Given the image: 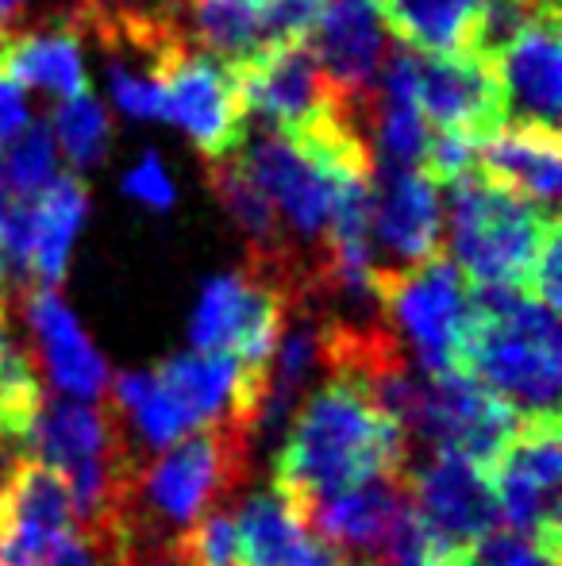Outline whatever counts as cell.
<instances>
[{"mask_svg": "<svg viewBox=\"0 0 562 566\" xmlns=\"http://www.w3.org/2000/svg\"><path fill=\"white\" fill-rule=\"evenodd\" d=\"M46 8H51V0H46ZM31 12H35V0H0V31L20 28L23 20H31Z\"/></svg>", "mask_w": 562, "mask_h": 566, "instance_id": "cell-33", "label": "cell"}, {"mask_svg": "<svg viewBox=\"0 0 562 566\" xmlns=\"http://www.w3.org/2000/svg\"><path fill=\"white\" fill-rule=\"evenodd\" d=\"M23 313H28L31 336H35L39 363L62 397H77L82 405H97L108 397V363L85 336L77 316L62 305L54 290H28L23 293Z\"/></svg>", "mask_w": 562, "mask_h": 566, "instance_id": "cell-17", "label": "cell"}, {"mask_svg": "<svg viewBox=\"0 0 562 566\" xmlns=\"http://www.w3.org/2000/svg\"><path fill=\"white\" fill-rule=\"evenodd\" d=\"M416 54V105L435 132H463L486 139L501 127V93L494 62L470 51Z\"/></svg>", "mask_w": 562, "mask_h": 566, "instance_id": "cell-16", "label": "cell"}, {"mask_svg": "<svg viewBox=\"0 0 562 566\" xmlns=\"http://www.w3.org/2000/svg\"><path fill=\"white\" fill-rule=\"evenodd\" d=\"M409 509H413L409 478L378 474L370 482H362L359 490L339 493V497L305 509L300 516H305V524L316 536L328 539L354 566H382Z\"/></svg>", "mask_w": 562, "mask_h": 566, "instance_id": "cell-15", "label": "cell"}, {"mask_svg": "<svg viewBox=\"0 0 562 566\" xmlns=\"http://www.w3.org/2000/svg\"><path fill=\"white\" fill-rule=\"evenodd\" d=\"M235 532H240V566H354L328 539L316 536L274 485L251 490L235 505Z\"/></svg>", "mask_w": 562, "mask_h": 566, "instance_id": "cell-18", "label": "cell"}, {"mask_svg": "<svg viewBox=\"0 0 562 566\" xmlns=\"http://www.w3.org/2000/svg\"><path fill=\"white\" fill-rule=\"evenodd\" d=\"M39 566H105V555H100V547L93 544V539H85L82 532H70Z\"/></svg>", "mask_w": 562, "mask_h": 566, "instance_id": "cell-32", "label": "cell"}, {"mask_svg": "<svg viewBox=\"0 0 562 566\" xmlns=\"http://www.w3.org/2000/svg\"><path fill=\"white\" fill-rule=\"evenodd\" d=\"M370 254H374V274L421 266L443 254L439 186L424 170L374 163L370 170Z\"/></svg>", "mask_w": 562, "mask_h": 566, "instance_id": "cell-11", "label": "cell"}, {"mask_svg": "<svg viewBox=\"0 0 562 566\" xmlns=\"http://www.w3.org/2000/svg\"><path fill=\"white\" fill-rule=\"evenodd\" d=\"M331 0H263V39L266 46L308 43L316 23L324 20Z\"/></svg>", "mask_w": 562, "mask_h": 566, "instance_id": "cell-28", "label": "cell"}, {"mask_svg": "<svg viewBox=\"0 0 562 566\" xmlns=\"http://www.w3.org/2000/svg\"><path fill=\"white\" fill-rule=\"evenodd\" d=\"M51 135L59 139V147H62V155L70 158V166L85 170V166L105 158L108 139H113V119H108L105 105L85 90V93H77V97H66L59 108H54Z\"/></svg>", "mask_w": 562, "mask_h": 566, "instance_id": "cell-24", "label": "cell"}, {"mask_svg": "<svg viewBox=\"0 0 562 566\" xmlns=\"http://www.w3.org/2000/svg\"><path fill=\"white\" fill-rule=\"evenodd\" d=\"M443 566H559V547L524 536V532L501 528L466 544Z\"/></svg>", "mask_w": 562, "mask_h": 566, "instance_id": "cell-26", "label": "cell"}, {"mask_svg": "<svg viewBox=\"0 0 562 566\" xmlns=\"http://www.w3.org/2000/svg\"><path fill=\"white\" fill-rule=\"evenodd\" d=\"M4 178L20 201H35L54 178H59V150H54V135L46 124H28L4 150Z\"/></svg>", "mask_w": 562, "mask_h": 566, "instance_id": "cell-25", "label": "cell"}, {"mask_svg": "<svg viewBox=\"0 0 562 566\" xmlns=\"http://www.w3.org/2000/svg\"><path fill=\"white\" fill-rule=\"evenodd\" d=\"M89 193L82 178H54L35 201L28 205V274L31 285L54 290L66 274L74 239L85 224Z\"/></svg>", "mask_w": 562, "mask_h": 566, "instance_id": "cell-21", "label": "cell"}, {"mask_svg": "<svg viewBox=\"0 0 562 566\" xmlns=\"http://www.w3.org/2000/svg\"><path fill=\"white\" fill-rule=\"evenodd\" d=\"M108 90L113 101L131 119H158L162 116V90L150 66L131 59H108Z\"/></svg>", "mask_w": 562, "mask_h": 566, "instance_id": "cell-27", "label": "cell"}, {"mask_svg": "<svg viewBox=\"0 0 562 566\" xmlns=\"http://www.w3.org/2000/svg\"><path fill=\"white\" fill-rule=\"evenodd\" d=\"M158 90H162V116L173 119L201 147L204 163L240 150L251 119L227 62L189 43L158 66Z\"/></svg>", "mask_w": 562, "mask_h": 566, "instance_id": "cell-9", "label": "cell"}, {"mask_svg": "<svg viewBox=\"0 0 562 566\" xmlns=\"http://www.w3.org/2000/svg\"><path fill=\"white\" fill-rule=\"evenodd\" d=\"M405 478L416 524L443 563L478 536L494 532V524L501 521L494 474L463 454L435 451L413 459Z\"/></svg>", "mask_w": 562, "mask_h": 566, "instance_id": "cell-8", "label": "cell"}, {"mask_svg": "<svg viewBox=\"0 0 562 566\" xmlns=\"http://www.w3.org/2000/svg\"><path fill=\"white\" fill-rule=\"evenodd\" d=\"M374 297L397 339L413 347L421 374L458 370L470 282L450 262L447 251L421 266L374 274Z\"/></svg>", "mask_w": 562, "mask_h": 566, "instance_id": "cell-6", "label": "cell"}, {"mask_svg": "<svg viewBox=\"0 0 562 566\" xmlns=\"http://www.w3.org/2000/svg\"><path fill=\"white\" fill-rule=\"evenodd\" d=\"M31 124V108H28V97H23V85L15 82L12 74L0 70V150Z\"/></svg>", "mask_w": 562, "mask_h": 566, "instance_id": "cell-31", "label": "cell"}, {"mask_svg": "<svg viewBox=\"0 0 562 566\" xmlns=\"http://www.w3.org/2000/svg\"><path fill=\"white\" fill-rule=\"evenodd\" d=\"M128 193L155 212L170 209L173 205V181H170V174H166V166L158 163V155H142V163L128 174Z\"/></svg>", "mask_w": 562, "mask_h": 566, "instance_id": "cell-30", "label": "cell"}, {"mask_svg": "<svg viewBox=\"0 0 562 566\" xmlns=\"http://www.w3.org/2000/svg\"><path fill=\"white\" fill-rule=\"evenodd\" d=\"M0 70L20 85H39L62 101L89 90L82 62V28L66 15H39L0 31Z\"/></svg>", "mask_w": 562, "mask_h": 566, "instance_id": "cell-19", "label": "cell"}, {"mask_svg": "<svg viewBox=\"0 0 562 566\" xmlns=\"http://www.w3.org/2000/svg\"><path fill=\"white\" fill-rule=\"evenodd\" d=\"M447 243L470 285H517L528 293L540 247L559 228L555 212L494 186L478 166L447 181Z\"/></svg>", "mask_w": 562, "mask_h": 566, "instance_id": "cell-4", "label": "cell"}, {"mask_svg": "<svg viewBox=\"0 0 562 566\" xmlns=\"http://www.w3.org/2000/svg\"><path fill=\"white\" fill-rule=\"evenodd\" d=\"M458 370L509 401L520 417L559 412L562 339L555 313L517 285H470Z\"/></svg>", "mask_w": 562, "mask_h": 566, "instance_id": "cell-2", "label": "cell"}, {"mask_svg": "<svg viewBox=\"0 0 562 566\" xmlns=\"http://www.w3.org/2000/svg\"><path fill=\"white\" fill-rule=\"evenodd\" d=\"M385 28L421 54L466 51L486 0H374Z\"/></svg>", "mask_w": 562, "mask_h": 566, "instance_id": "cell-22", "label": "cell"}, {"mask_svg": "<svg viewBox=\"0 0 562 566\" xmlns=\"http://www.w3.org/2000/svg\"><path fill=\"white\" fill-rule=\"evenodd\" d=\"M255 443L240 417L181 436L155 459L142 462L128 516L166 539H178L209 509L235 505L251 482Z\"/></svg>", "mask_w": 562, "mask_h": 566, "instance_id": "cell-3", "label": "cell"}, {"mask_svg": "<svg viewBox=\"0 0 562 566\" xmlns=\"http://www.w3.org/2000/svg\"><path fill=\"white\" fill-rule=\"evenodd\" d=\"M562 20L559 0L548 4L494 59L501 93V127H551L559 132L562 97Z\"/></svg>", "mask_w": 562, "mask_h": 566, "instance_id": "cell-12", "label": "cell"}, {"mask_svg": "<svg viewBox=\"0 0 562 566\" xmlns=\"http://www.w3.org/2000/svg\"><path fill=\"white\" fill-rule=\"evenodd\" d=\"M528 297H536L543 308L559 313L562 305V239L559 228L548 235V243L540 247V259H536L532 274H528Z\"/></svg>", "mask_w": 562, "mask_h": 566, "instance_id": "cell-29", "label": "cell"}, {"mask_svg": "<svg viewBox=\"0 0 562 566\" xmlns=\"http://www.w3.org/2000/svg\"><path fill=\"white\" fill-rule=\"evenodd\" d=\"M235 158L251 174V181L266 193V201L274 205L293 251L328 282L336 205L351 181L367 178H347V174L316 163L293 139H285L282 132H271L263 124H247V135H243Z\"/></svg>", "mask_w": 562, "mask_h": 566, "instance_id": "cell-5", "label": "cell"}, {"mask_svg": "<svg viewBox=\"0 0 562 566\" xmlns=\"http://www.w3.org/2000/svg\"><path fill=\"white\" fill-rule=\"evenodd\" d=\"M409 443L401 428L351 378L328 374L293 412L274 462V490L297 513L359 490L378 474H405Z\"/></svg>", "mask_w": 562, "mask_h": 566, "instance_id": "cell-1", "label": "cell"}, {"mask_svg": "<svg viewBox=\"0 0 562 566\" xmlns=\"http://www.w3.org/2000/svg\"><path fill=\"white\" fill-rule=\"evenodd\" d=\"M489 474H494L497 509L509 521V528L559 547V412L520 417L517 436Z\"/></svg>", "mask_w": 562, "mask_h": 566, "instance_id": "cell-10", "label": "cell"}, {"mask_svg": "<svg viewBox=\"0 0 562 566\" xmlns=\"http://www.w3.org/2000/svg\"><path fill=\"white\" fill-rule=\"evenodd\" d=\"M185 31L197 51L243 66L266 51L263 0H185Z\"/></svg>", "mask_w": 562, "mask_h": 566, "instance_id": "cell-23", "label": "cell"}, {"mask_svg": "<svg viewBox=\"0 0 562 566\" xmlns=\"http://www.w3.org/2000/svg\"><path fill=\"white\" fill-rule=\"evenodd\" d=\"M74 532V501L54 470L20 459L0 482V566H39Z\"/></svg>", "mask_w": 562, "mask_h": 566, "instance_id": "cell-13", "label": "cell"}, {"mask_svg": "<svg viewBox=\"0 0 562 566\" xmlns=\"http://www.w3.org/2000/svg\"><path fill=\"white\" fill-rule=\"evenodd\" d=\"M285 308H289L285 290L274 277L251 266L240 274H220L204 285L197 301L189 339H193V350L232 355L243 370L263 374L278 347Z\"/></svg>", "mask_w": 562, "mask_h": 566, "instance_id": "cell-7", "label": "cell"}, {"mask_svg": "<svg viewBox=\"0 0 562 566\" xmlns=\"http://www.w3.org/2000/svg\"><path fill=\"white\" fill-rule=\"evenodd\" d=\"M305 46L312 51L316 66L324 70L331 90L359 113L362 124L382 62L390 54V35H385L378 4L374 0H331Z\"/></svg>", "mask_w": 562, "mask_h": 566, "instance_id": "cell-14", "label": "cell"}, {"mask_svg": "<svg viewBox=\"0 0 562 566\" xmlns=\"http://www.w3.org/2000/svg\"><path fill=\"white\" fill-rule=\"evenodd\" d=\"M474 166L494 186L555 212L562 186V143L551 127H497L478 143Z\"/></svg>", "mask_w": 562, "mask_h": 566, "instance_id": "cell-20", "label": "cell"}]
</instances>
